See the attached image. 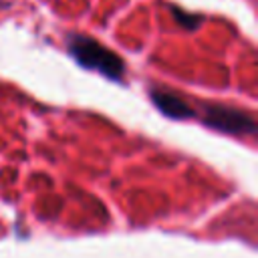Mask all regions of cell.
Listing matches in <instances>:
<instances>
[{
	"label": "cell",
	"instance_id": "6da1fadb",
	"mask_svg": "<svg viewBox=\"0 0 258 258\" xmlns=\"http://www.w3.org/2000/svg\"><path fill=\"white\" fill-rule=\"evenodd\" d=\"M67 48H69V52L75 56V60L79 64H83L85 69L99 71L107 79L121 81L123 75H125L123 58L117 52L109 50L99 40L87 36V34H81V32L67 34Z\"/></svg>",
	"mask_w": 258,
	"mask_h": 258
},
{
	"label": "cell",
	"instance_id": "7a4b0ae2",
	"mask_svg": "<svg viewBox=\"0 0 258 258\" xmlns=\"http://www.w3.org/2000/svg\"><path fill=\"white\" fill-rule=\"evenodd\" d=\"M204 125L230 133V135H254L256 133V123L254 117L246 111L228 107V105H206L204 107Z\"/></svg>",
	"mask_w": 258,
	"mask_h": 258
},
{
	"label": "cell",
	"instance_id": "3957f363",
	"mask_svg": "<svg viewBox=\"0 0 258 258\" xmlns=\"http://www.w3.org/2000/svg\"><path fill=\"white\" fill-rule=\"evenodd\" d=\"M151 101L163 115H167L171 119H189V117L196 115V111L183 99H179L177 95H173L169 91H163V89L151 91Z\"/></svg>",
	"mask_w": 258,
	"mask_h": 258
},
{
	"label": "cell",
	"instance_id": "277c9868",
	"mask_svg": "<svg viewBox=\"0 0 258 258\" xmlns=\"http://www.w3.org/2000/svg\"><path fill=\"white\" fill-rule=\"evenodd\" d=\"M171 14H173V18L177 20V24H181L183 28H189V30L198 28L200 22L204 20L200 14H187V12H183V10L175 8V6H171Z\"/></svg>",
	"mask_w": 258,
	"mask_h": 258
}]
</instances>
